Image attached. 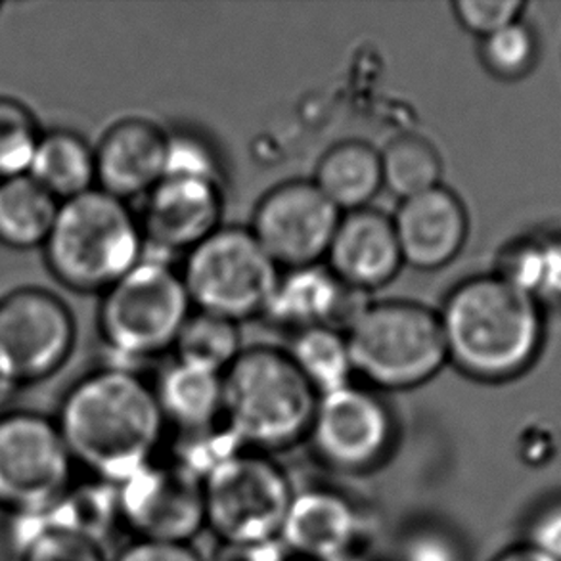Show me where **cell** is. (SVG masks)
Listing matches in <instances>:
<instances>
[{
	"instance_id": "obj_1",
	"label": "cell",
	"mask_w": 561,
	"mask_h": 561,
	"mask_svg": "<svg viewBox=\"0 0 561 561\" xmlns=\"http://www.w3.org/2000/svg\"><path fill=\"white\" fill-rule=\"evenodd\" d=\"M54 420L73 463L112 485L153 462L168 425L153 386L123 366L77 379Z\"/></svg>"
},
{
	"instance_id": "obj_2",
	"label": "cell",
	"mask_w": 561,
	"mask_h": 561,
	"mask_svg": "<svg viewBox=\"0 0 561 561\" xmlns=\"http://www.w3.org/2000/svg\"><path fill=\"white\" fill-rule=\"evenodd\" d=\"M448 363L483 383L527 373L547 337L545 309L496 273L460 282L439 311Z\"/></svg>"
},
{
	"instance_id": "obj_3",
	"label": "cell",
	"mask_w": 561,
	"mask_h": 561,
	"mask_svg": "<svg viewBox=\"0 0 561 561\" xmlns=\"http://www.w3.org/2000/svg\"><path fill=\"white\" fill-rule=\"evenodd\" d=\"M319 397L288 351L251 347L222 374V424L234 447L274 456L307 440Z\"/></svg>"
},
{
	"instance_id": "obj_4",
	"label": "cell",
	"mask_w": 561,
	"mask_h": 561,
	"mask_svg": "<svg viewBox=\"0 0 561 561\" xmlns=\"http://www.w3.org/2000/svg\"><path fill=\"white\" fill-rule=\"evenodd\" d=\"M41 250L64 288L102 296L145 259L146 240L127 202L92 188L61 202Z\"/></svg>"
},
{
	"instance_id": "obj_5",
	"label": "cell",
	"mask_w": 561,
	"mask_h": 561,
	"mask_svg": "<svg viewBox=\"0 0 561 561\" xmlns=\"http://www.w3.org/2000/svg\"><path fill=\"white\" fill-rule=\"evenodd\" d=\"M202 485L205 531L217 542L280 540L297 489L273 455L232 445L205 463Z\"/></svg>"
},
{
	"instance_id": "obj_6",
	"label": "cell",
	"mask_w": 561,
	"mask_h": 561,
	"mask_svg": "<svg viewBox=\"0 0 561 561\" xmlns=\"http://www.w3.org/2000/svg\"><path fill=\"white\" fill-rule=\"evenodd\" d=\"M347 342L353 370L376 391L416 389L448 365L439 312L416 301H374Z\"/></svg>"
},
{
	"instance_id": "obj_7",
	"label": "cell",
	"mask_w": 561,
	"mask_h": 561,
	"mask_svg": "<svg viewBox=\"0 0 561 561\" xmlns=\"http://www.w3.org/2000/svg\"><path fill=\"white\" fill-rule=\"evenodd\" d=\"M192 312L183 276L163 259L145 255L100 297V337L119 357H156L173 350Z\"/></svg>"
},
{
	"instance_id": "obj_8",
	"label": "cell",
	"mask_w": 561,
	"mask_h": 561,
	"mask_svg": "<svg viewBox=\"0 0 561 561\" xmlns=\"http://www.w3.org/2000/svg\"><path fill=\"white\" fill-rule=\"evenodd\" d=\"M280 274L250 228L220 227L188 251L181 276L196 311L240 324L265 312Z\"/></svg>"
},
{
	"instance_id": "obj_9",
	"label": "cell",
	"mask_w": 561,
	"mask_h": 561,
	"mask_svg": "<svg viewBox=\"0 0 561 561\" xmlns=\"http://www.w3.org/2000/svg\"><path fill=\"white\" fill-rule=\"evenodd\" d=\"M73 466L54 417L35 410L0 414V510L45 512L73 485Z\"/></svg>"
},
{
	"instance_id": "obj_10",
	"label": "cell",
	"mask_w": 561,
	"mask_h": 561,
	"mask_svg": "<svg viewBox=\"0 0 561 561\" xmlns=\"http://www.w3.org/2000/svg\"><path fill=\"white\" fill-rule=\"evenodd\" d=\"M73 311L58 294L22 286L0 297V374L8 387L37 386L76 350Z\"/></svg>"
},
{
	"instance_id": "obj_11",
	"label": "cell",
	"mask_w": 561,
	"mask_h": 561,
	"mask_svg": "<svg viewBox=\"0 0 561 561\" xmlns=\"http://www.w3.org/2000/svg\"><path fill=\"white\" fill-rule=\"evenodd\" d=\"M307 443L328 470L363 476L393 453L397 422L376 389L351 381L320 394Z\"/></svg>"
},
{
	"instance_id": "obj_12",
	"label": "cell",
	"mask_w": 561,
	"mask_h": 561,
	"mask_svg": "<svg viewBox=\"0 0 561 561\" xmlns=\"http://www.w3.org/2000/svg\"><path fill=\"white\" fill-rule=\"evenodd\" d=\"M117 499L135 539L194 545L205 531L202 470L190 460H153L117 485Z\"/></svg>"
},
{
	"instance_id": "obj_13",
	"label": "cell",
	"mask_w": 561,
	"mask_h": 561,
	"mask_svg": "<svg viewBox=\"0 0 561 561\" xmlns=\"http://www.w3.org/2000/svg\"><path fill=\"white\" fill-rule=\"evenodd\" d=\"M342 215L312 181H289L266 192L250 230L276 265L291 271L327 259Z\"/></svg>"
},
{
	"instance_id": "obj_14",
	"label": "cell",
	"mask_w": 561,
	"mask_h": 561,
	"mask_svg": "<svg viewBox=\"0 0 561 561\" xmlns=\"http://www.w3.org/2000/svg\"><path fill=\"white\" fill-rule=\"evenodd\" d=\"M368 535L363 510L330 486L297 489L280 533L286 554L320 561H358Z\"/></svg>"
},
{
	"instance_id": "obj_15",
	"label": "cell",
	"mask_w": 561,
	"mask_h": 561,
	"mask_svg": "<svg viewBox=\"0 0 561 561\" xmlns=\"http://www.w3.org/2000/svg\"><path fill=\"white\" fill-rule=\"evenodd\" d=\"M146 197L145 213L138 217L146 250L188 253L222 227L225 197L215 179L163 176Z\"/></svg>"
},
{
	"instance_id": "obj_16",
	"label": "cell",
	"mask_w": 561,
	"mask_h": 561,
	"mask_svg": "<svg viewBox=\"0 0 561 561\" xmlns=\"http://www.w3.org/2000/svg\"><path fill=\"white\" fill-rule=\"evenodd\" d=\"M391 219L402 263L416 271H439L450 265L468 242V209L462 199L443 184L420 196L402 199Z\"/></svg>"
},
{
	"instance_id": "obj_17",
	"label": "cell",
	"mask_w": 561,
	"mask_h": 561,
	"mask_svg": "<svg viewBox=\"0 0 561 561\" xmlns=\"http://www.w3.org/2000/svg\"><path fill=\"white\" fill-rule=\"evenodd\" d=\"M370 304L366 291L345 286L328 266H304L280 274L263 314L274 324L296 330V334L314 327L347 334Z\"/></svg>"
},
{
	"instance_id": "obj_18",
	"label": "cell",
	"mask_w": 561,
	"mask_h": 561,
	"mask_svg": "<svg viewBox=\"0 0 561 561\" xmlns=\"http://www.w3.org/2000/svg\"><path fill=\"white\" fill-rule=\"evenodd\" d=\"M169 135L145 117L114 123L94 146L96 188L129 204L148 196L168 169Z\"/></svg>"
},
{
	"instance_id": "obj_19",
	"label": "cell",
	"mask_w": 561,
	"mask_h": 561,
	"mask_svg": "<svg viewBox=\"0 0 561 561\" xmlns=\"http://www.w3.org/2000/svg\"><path fill=\"white\" fill-rule=\"evenodd\" d=\"M327 261L328 271L350 288L368 294L386 286L404 265L393 219L373 207L343 213Z\"/></svg>"
},
{
	"instance_id": "obj_20",
	"label": "cell",
	"mask_w": 561,
	"mask_h": 561,
	"mask_svg": "<svg viewBox=\"0 0 561 561\" xmlns=\"http://www.w3.org/2000/svg\"><path fill=\"white\" fill-rule=\"evenodd\" d=\"M494 273L545 311L561 307V228H535L517 236L501 251Z\"/></svg>"
},
{
	"instance_id": "obj_21",
	"label": "cell",
	"mask_w": 561,
	"mask_h": 561,
	"mask_svg": "<svg viewBox=\"0 0 561 561\" xmlns=\"http://www.w3.org/2000/svg\"><path fill=\"white\" fill-rule=\"evenodd\" d=\"M153 391L165 422L183 432L205 433L222 422V374L176 360Z\"/></svg>"
},
{
	"instance_id": "obj_22",
	"label": "cell",
	"mask_w": 561,
	"mask_h": 561,
	"mask_svg": "<svg viewBox=\"0 0 561 561\" xmlns=\"http://www.w3.org/2000/svg\"><path fill=\"white\" fill-rule=\"evenodd\" d=\"M27 175L60 204L81 196L96 188L94 146L73 129H43Z\"/></svg>"
},
{
	"instance_id": "obj_23",
	"label": "cell",
	"mask_w": 561,
	"mask_h": 561,
	"mask_svg": "<svg viewBox=\"0 0 561 561\" xmlns=\"http://www.w3.org/2000/svg\"><path fill=\"white\" fill-rule=\"evenodd\" d=\"M312 183L342 213L370 207L383 188L379 152L360 140L340 142L320 158Z\"/></svg>"
},
{
	"instance_id": "obj_24",
	"label": "cell",
	"mask_w": 561,
	"mask_h": 561,
	"mask_svg": "<svg viewBox=\"0 0 561 561\" xmlns=\"http://www.w3.org/2000/svg\"><path fill=\"white\" fill-rule=\"evenodd\" d=\"M60 202L30 175L0 181V245L41 250L53 228Z\"/></svg>"
},
{
	"instance_id": "obj_25",
	"label": "cell",
	"mask_w": 561,
	"mask_h": 561,
	"mask_svg": "<svg viewBox=\"0 0 561 561\" xmlns=\"http://www.w3.org/2000/svg\"><path fill=\"white\" fill-rule=\"evenodd\" d=\"M41 519L48 527L76 533L104 547L110 533L122 524L117 485L100 479L84 481L81 485L73 483L60 501L41 512Z\"/></svg>"
},
{
	"instance_id": "obj_26",
	"label": "cell",
	"mask_w": 561,
	"mask_h": 561,
	"mask_svg": "<svg viewBox=\"0 0 561 561\" xmlns=\"http://www.w3.org/2000/svg\"><path fill=\"white\" fill-rule=\"evenodd\" d=\"M288 355L319 394L347 386L355 374L347 334L334 328L314 327L297 332Z\"/></svg>"
},
{
	"instance_id": "obj_27",
	"label": "cell",
	"mask_w": 561,
	"mask_h": 561,
	"mask_svg": "<svg viewBox=\"0 0 561 561\" xmlns=\"http://www.w3.org/2000/svg\"><path fill=\"white\" fill-rule=\"evenodd\" d=\"M383 188L399 199L420 196L440 186L443 161L437 148L424 137L402 135L379 152Z\"/></svg>"
},
{
	"instance_id": "obj_28",
	"label": "cell",
	"mask_w": 561,
	"mask_h": 561,
	"mask_svg": "<svg viewBox=\"0 0 561 561\" xmlns=\"http://www.w3.org/2000/svg\"><path fill=\"white\" fill-rule=\"evenodd\" d=\"M173 350L179 363L225 374L243 351L240 324L194 309Z\"/></svg>"
},
{
	"instance_id": "obj_29",
	"label": "cell",
	"mask_w": 561,
	"mask_h": 561,
	"mask_svg": "<svg viewBox=\"0 0 561 561\" xmlns=\"http://www.w3.org/2000/svg\"><path fill=\"white\" fill-rule=\"evenodd\" d=\"M10 542L18 561H110L104 547L43 524L41 514L12 516Z\"/></svg>"
},
{
	"instance_id": "obj_30",
	"label": "cell",
	"mask_w": 561,
	"mask_h": 561,
	"mask_svg": "<svg viewBox=\"0 0 561 561\" xmlns=\"http://www.w3.org/2000/svg\"><path fill=\"white\" fill-rule=\"evenodd\" d=\"M483 68L502 81L529 77L540 60V38L525 18L479 41Z\"/></svg>"
},
{
	"instance_id": "obj_31",
	"label": "cell",
	"mask_w": 561,
	"mask_h": 561,
	"mask_svg": "<svg viewBox=\"0 0 561 561\" xmlns=\"http://www.w3.org/2000/svg\"><path fill=\"white\" fill-rule=\"evenodd\" d=\"M43 129L22 100L0 96V181L27 175Z\"/></svg>"
},
{
	"instance_id": "obj_32",
	"label": "cell",
	"mask_w": 561,
	"mask_h": 561,
	"mask_svg": "<svg viewBox=\"0 0 561 561\" xmlns=\"http://www.w3.org/2000/svg\"><path fill=\"white\" fill-rule=\"evenodd\" d=\"M524 0H456L453 2L456 22L463 30L481 38L508 27L510 23L525 18Z\"/></svg>"
},
{
	"instance_id": "obj_33",
	"label": "cell",
	"mask_w": 561,
	"mask_h": 561,
	"mask_svg": "<svg viewBox=\"0 0 561 561\" xmlns=\"http://www.w3.org/2000/svg\"><path fill=\"white\" fill-rule=\"evenodd\" d=\"M204 176L220 181L219 165L213 152L199 138L190 135H169L165 176Z\"/></svg>"
},
{
	"instance_id": "obj_34",
	"label": "cell",
	"mask_w": 561,
	"mask_h": 561,
	"mask_svg": "<svg viewBox=\"0 0 561 561\" xmlns=\"http://www.w3.org/2000/svg\"><path fill=\"white\" fill-rule=\"evenodd\" d=\"M389 561H460V552L447 535L414 531L394 545Z\"/></svg>"
},
{
	"instance_id": "obj_35",
	"label": "cell",
	"mask_w": 561,
	"mask_h": 561,
	"mask_svg": "<svg viewBox=\"0 0 561 561\" xmlns=\"http://www.w3.org/2000/svg\"><path fill=\"white\" fill-rule=\"evenodd\" d=\"M110 561H205L194 545L135 539Z\"/></svg>"
},
{
	"instance_id": "obj_36",
	"label": "cell",
	"mask_w": 561,
	"mask_h": 561,
	"mask_svg": "<svg viewBox=\"0 0 561 561\" xmlns=\"http://www.w3.org/2000/svg\"><path fill=\"white\" fill-rule=\"evenodd\" d=\"M527 545L552 561H561V499L542 506L533 516Z\"/></svg>"
},
{
	"instance_id": "obj_37",
	"label": "cell",
	"mask_w": 561,
	"mask_h": 561,
	"mask_svg": "<svg viewBox=\"0 0 561 561\" xmlns=\"http://www.w3.org/2000/svg\"><path fill=\"white\" fill-rule=\"evenodd\" d=\"M280 542L245 545V542H217L205 561H280Z\"/></svg>"
},
{
	"instance_id": "obj_38",
	"label": "cell",
	"mask_w": 561,
	"mask_h": 561,
	"mask_svg": "<svg viewBox=\"0 0 561 561\" xmlns=\"http://www.w3.org/2000/svg\"><path fill=\"white\" fill-rule=\"evenodd\" d=\"M491 561H552L548 556L539 552L537 548L531 545H519V547H512L508 550H502L499 554L494 556Z\"/></svg>"
},
{
	"instance_id": "obj_39",
	"label": "cell",
	"mask_w": 561,
	"mask_h": 561,
	"mask_svg": "<svg viewBox=\"0 0 561 561\" xmlns=\"http://www.w3.org/2000/svg\"><path fill=\"white\" fill-rule=\"evenodd\" d=\"M280 561H320V560H311V558H304V556L286 554V552H284V556H282Z\"/></svg>"
},
{
	"instance_id": "obj_40",
	"label": "cell",
	"mask_w": 561,
	"mask_h": 561,
	"mask_svg": "<svg viewBox=\"0 0 561 561\" xmlns=\"http://www.w3.org/2000/svg\"><path fill=\"white\" fill-rule=\"evenodd\" d=\"M7 389H10V387H8L7 381H4V378H2V374H0V397L4 394V391H7Z\"/></svg>"
},
{
	"instance_id": "obj_41",
	"label": "cell",
	"mask_w": 561,
	"mask_h": 561,
	"mask_svg": "<svg viewBox=\"0 0 561 561\" xmlns=\"http://www.w3.org/2000/svg\"><path fill=\"white\" fill-rule=\"evenodd\" d=\"M0 10H2V2H0Z\"/></svg>"
}]
</instances>
